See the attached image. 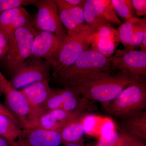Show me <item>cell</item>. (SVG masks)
Listing matches in <instances>:
<instances>
[{
    "label": "cell",
    "instance_id": "277c9868",
    "mask_svg": "<svg viewBox=\"0 0 146 146\" xmlns=\"http://www.w3.org/2000/svg\"><path fill=\"white\" fill-rule=\"evenodd\" d=\"M35 35V28L30 21L16 30L9 37L8 51L3 59L11 74L21 63L30 56Z\"/></svg>",
    "mask_w": 146,
    "mask_h": 146
},
{
    "label": "cell",
    "instance_id": "7c38bea8",
    "mask_svg": "<svg viewBox=\"0 0 146 146\" xmlns=\"http://www.w3.org/2000/svg\"><path fill=\"white\" fill-rule=\"evenodd\" d=\"M62 24L68 35L74 36L90 29L86 25L84 14V7H74L65 0H54Z\"/></svg>",
    "mask_w": 146,
    "mask_h": 146
},
{
    "label": "cell",
    "instance_id": "ac0fdd59",
    "mask_svg": "<svg viewBox=\"0 0 146 146\" xmlns=\"http://www.w3.org/2000/svg\"><path fill=\"white\" fill-rule=\"evenodd\" d=\"M21 138L29 146H61L62 145L60 131L41 128L23 129Z\"/></svg>",
    "mask_w": 146,
    "mask_h": 146
},
{
    "label": "cell",
    "instance_id": "44dd1931",
    "mask_svg": "<svg viewBox=\"0 0 146 146\" xmlns=\"http://www.w3.org/2000/svg\"><path fill=\"white\" fill-rule=\"evenodd\" d=\"M130 142L129 134L112 131L102 135L94 146H129Z\"/></svg>",
    "mask_w": 146,
    "mask_h": 146
},
{
    "label": "cell",
    "instance_id": "836d02e7",
    "mask_svg": "<svg viewBox=\"0 0 146 146\" xmlns=\"http://www.w3.org/2000/svg\"><path fill=\"white\" fill-rule=\"evenodd\" d=\"M9 143L4 138L0 137V146H9Z\"/></svg>",
    "mask_w": 146,
    "mask_h": 146
},
{
    "label": "cell",
    "instance_id": "4fadbf2b",
    "mask_svg": "<svg viewBox=\"0 0 146 146\" xmlns=\"http://www.w3.org/2000/svg\"><path fill=\"white\" fill-rule=\"evenodd\" d=\"M86 115L66 112L61 109L46 111L36 117L32 128L39 127L48 130L60 131L73 120Z\"/></svg>",
    "mask_w": 146,
    "mask_h": 146
},
{
    "label": "cell",
    "instance_id": "30bf717a",
    "mask_svg": "<svg viewBox=\"0 0 146 146\" xmlns=\"http://www.w3.org/2000/svg\"><path fill=\"white\" fill-rule=\"evenodd\" d=\"M34 5L38 10L33 22L35 29L52 33L64 40L68 33L60 21L54 0H36Z\"/></svg>",
    "mask_w": 146,
    "mask_h": 146
},
{
    "label": "cell",
    "instance_id": "8d00e7d4",
    "mask_svg": "<svg viewBox=\"0 0 146 146\" xmlns=\"http://www.w3.org/2000/svg\"><path fill=\"white\" fill-rule=\"evenodd\" d=\"M2 95V93L1 91V89H0V97H1V96Z\"/></svg>",
    "mask_w": 146,
    "mask_h": 146
},
{
    "label": "cell",
    "instance_id": "9c48e42d",
    "mask_svg": "<svg viewBox=\"0 0 146 146\" xmlns=\"http://www.w3.org/2000/svg\"><path fill=\"white\" fill-rule=\"evenodd\" d=\"M83 9L86 25L94 33L106 25L121 23L111 0H86Z\"/></svg>",
    "mask_w": 146,
    "mask_h": 146
},
{
    "label": "cell",
    "instance_id": "3957f363",
    "mask_svg": "<svg viewBox=\"0 0 146 146\" xmlns=\"http://www.w3.org/2000/svg\"><path fill=\"white\" fill-rule=\"evenodd\" d=\"M106 112L114 117L145 110V83L137 82L128 86L111 101L102 104Z\"/></svg>",
    "mask_w": 146,
    "mask_h": 146
},
{
    "label": "cell",
    "instance_id": "d4e9b609",
    "mask_svg": "<svg viewBox=\"0 0 146 146\" xmlns=\"http://www.w3.org/2000/svg\"><path fill=\"white\" fill-rule=\"evenodd\" d=\"M36 0H0V13L23 6L34 5Z\"/></svg>",
    "mask_w": 146,
    "mask_h": 146
},
{
    "label": "cell",
    "instance_id": "e0dca14e",
    "mask_svg": "<svg viewBox=\"0 0 146 146\" xmlns=\"http://www.w3.org/2000/svg\"><path fill=\"white\" fill-rule=\"evenodd\" d=\"M120 132L146 140V112L145 110L115 117Z\"/></svg>",
    "mask_w": 146,
    "mask_h": 146
},
{
    "label": "cell",
    "instance_id": "8fae6325",
    "mask_svg": "<svg viewBox=\"0 0 146 146\" xmlns=\"http://www.w3.org/2000/svg\"><path fill=\"white\" fill-rule=\"evenodd\" d=\"M63 41L54 33L35 29L30 57L46 60L52 66Z\"/></svg>",
    "mask_w": 146,
    "mask_h": 146
},
{
    "label": "cell",
    "instance_id": "e575fe53",
    "mask_svg": "<svg viewBox=\"0 0 146 146\" xmlns=\"http://www.w3.org/2000/svg\"><path fill=\"white\" fill-rule=\"evenodd\" d=\"M61 146H86L84 144H69L67 145H62Z\"/></svg>",
    "mask_w": 146,
    "mask_h": 146
},
{
    "label": "cell",
    "instance_id": "f1b7e54d",
    "mask_svg": "<svg viewBox=\"0 0 146 146\" xmlns=\"http://www.w3.org/2000/svg\"><path fill=\"white\" fill-rule=\"evenodd\" d=\"M0 115H5L10 118L21 126V124L16 116L11 112L6 106L3 105L1 103H0Z\"/></svg>",
    "mask_w": 146,
    "mask_h": 146
},
{
    "label": "cell",
    "instance_id": "f546056e",
    "mask_svg": "<svg viewBox=\"0 0 146 146\" xmlns=\"http://www.w3.org/2000/svg\"><path fill=\"white\" fill-rule=\"evenodd\" d=\"M130 135L131 142L129 146H146L145 141H143L135 136Z\"/></svg>",
    "mask_w": 146,
    "mask_h": 146
},
{
    "label": "cell",
    "instance_id": "8992f818",
    "mask_svg": "<svg viewBox=\"0 0 146 146\" xmlns=\"http://www.w3.org/2000/svg\"><path fill=\"white\" fill-rule=\"evenodd\" d=\"M108 60L112 68L138 82L145 83L146 52L125 48L117 50Z\"/></svg>",
    "mask_w": 146,
    "mask_h": 146
},
{
    "label": "cell",
    "instance_id": "ba28073f",
    "mask_svg": "<svg viewBox=\"0 0 146 146\" xmlns=\"http://www.w3.org/2000/svg\"><path fill=\"white\" fill-rule=\"evenodd\" d=\"M0 89L5 99L6 106L18 119L23 129L31 127L33 112L21 90H17L0 71Z\"/></svg>",
    "mask_w": 146,
    "mask_h": 146
},
{
    "label": "cell",
    "instance_id": "484cf974",
    "mask_svg": "<svg viewBox=\"0 0 146 146\" xmlns=\"http://www.w3.org/2000/svg\"><path fill=\"white\" fill-rule=\"evenodd\" d=\"M30 21V16L27 11L21 14L16 18L13 23L4 33L9 39L11 35L17 29L22 27L28 23Z\"/></svg>",
    "mask_w": 146,
    "mask_h": 146
},
{
    "label": "cell",
    "instance_id": "5bb4252c",
    "mask_svg": "<svg viewBox=\"0 0 146 146\" xmlns=\"http://www.w3.org/2000/svg\"><path fill=\"white\" fill-rule=\"evenodd\" d=\"M146 31V18L133 17L119 27V40L126 48L136 50L139 47Z\"/></svg>",
    "mask_w": 146,
    "mask_h": 146
},
{
    "label": "cell",
    "instance_id": "5b68a950",
    "mask_svg": "<svg viewBox=\"0 0 146 146\" xmlns=\"http://www.w3.org/2000/svg\"><path fill=\"white\" fill-rule=\"evenodd\" d=\"M90 29L74 36L67 35L60 46L52 65V77L56 79L67 70L91 46Z\"/></svg>",
    "mask_w": 146,
    "mask_h": 146
},
{
    "label": "cell",
    "instance_id": "83f0119b",
    "mask_svg": "<svg viewBox=\"0 0 146 146\" xmlns=\"http://www.w3.org/2000/svg\"><path fill=\"white\" fill-rule=\"evenodd\" d=\"M131 1L137 15L140 16H146V0H132Z\"/></svg>",
    "mask_w": 146,
    "mask_h": 146
},
{
    "label": "cell",
    "instance_id": "cb8c5ba5",
    "mask_svg": "<svg viewBox=\"0 0 146 146\" xmlns=\"http://www.w3.org/2000/svg\"><path fill=\"white\" fill-rule=\"evenodd\" d=\"M26 11L24 7H20L6 11L0 13V30L5 32L16 18Z\"/></svg>",
    "mask_w": 146,
    "mask_h": 146
},
{
    "label": "cell",
    "instance_id": "7a4b0ae2",
    "mask_svg": "<svg viewBox=\"0 0 146 146\" xmlns=\"http://www.w3.org/2000/svg\"><path fill=\"white\" fill-rule=\"evenodd\" d=\"M137 82H138L119 72L75 88L82 97L102 104L111 101L124 89Z\"/></svg>",
    "mask_w": 146,
    "mask_h": 146
},
{
    "label": "cell",
    "instance_id": "4dcf8cb0",
    "mask_svg": "<svg viewBox=\"0 0 146 146\" xmlns=\"http://www.w3.org/2000/svg\"><path fill=\"white\" fill-rule=\"evenodd\" d=\"M68 3L74 7H84L86 0H65Z\"/></svg>",
    "mask_w": 146,
    "mask_h": 146
},
{
    "label": "cell",
    "instance_id": "d590c367",
    "mask_svg": "<svg viewBox=\"0 0 146 146\" xmlns=\"http://www.w3.org/2000/svg\"><path fill=\"white\" fill-rule=\"evenodd\" d=\"M10 146H20L17 141H13L12 143L9 144Z\"/></svg>",
    "mask_w": 146,
    "mask_h": 146
},
{
    "label": "cell",
    "instance_id": "603a6c76",
    "mask_svg": "<svg viewBox=\"0 0 146 146\" xmlns=\"http://www.w3.org/2000/svg\"><path fill=\"white\" fill-rule=\"evenodd\" d=\"M116 13L125 21L134 17L135 11L131 0H111Z\"/></svg>",
    "mask_w": 146,
    "mask_h": 146
},
{
    "label": "cell",
    "instance_id": "52a82bcc",
    "mask_svg": "<svg viewBox=\"0 0 146 146\" xmlns=\"http://www.w3.org/2000/svg\"><path fill=\"white\" fill-rule=\"evenodd\" d=\"M52 66L46 60L30 57L21 63L12 74L9 81L16 89L43 80H49Z\"/></svg>",
    "mask_w": 146,
    "mask_h": 146
},
{
    "label": "cell",
    "instance_id": "ffe728a7",
    "mask_svg": "<svg viewBox=\"0 0 146 146\" xmlns=\"http://www.w3.org/2000/svg\"><path fill=\"white\" fill-rule=\"evenodd\" d=\"M23 129L7 116L0 115V137L4 138L10 144L22 137Z\"/></svg>",
    "mask_w": 146,
    "mask_h": 146
},
{
    "label": "cell",
    "instance_id": "4316f807",
    "mask_svg": "<svg viewBox=\"0 0 146 146\" xmlns=\"http://www.w3.org/2000/svg\"><path fill=\"white\" fill-rule=\"evenodd\" d=\"M9 39L3 31L0 30V59L5 56L9 48Z\"/></svg>",
    "mask_w": 146,
    "mask_h": 146
},
{
    "label": "cell",
    "instance_id": "d6a6232c",
    "mask_svg": "<svg viewBox=\"0 0 146 146\" xmlns=\"http://www.w3.org/2000/svg\"><path fill=\"white\" fill-rule=\"evenodd\" d=\"M17 141L20 146H29L23 138H19Z\"/></svg>",
    "mask_w": 146,
    "mask_h": 146
},
{
    "label": "cell",
    "instance_id": "d6986e66",
    "mask_svg": "<svg viewBox=\"0 0 146 146\" xmlns=\"http://www.w3.org/2000/svg\"><path fill=\"white\" fill-rule=\"evenodd\" d=\"M86 115H82L73 120L60 131L62 145L84 143L85 131L84 121Z\"/></svg>",
    "mask_w": 146,
    "mask_h": 146
},
{
    "label": "cell",
    "instance_id": "7402d4cb",
    "mask_svg": "<svg viewBox=\"0 0 146 146\" xmlns=\"http://www.w3.org/2000/svg\"><path fill=\"white\" fill-rule=\"evenodd\" d=\"M67 89L51 88L49 97L47 100L42 110V113L47 111L60 109L66 95Z\"/></svg>",
    "mask_w": 146,
    "mask_h": 146
},
{
    "label": "cell",
    "instance_id": "9a60e30c",
    "mask_svg": "<svg viewBox=\"0 0 146 146\" xmlns=\"http://www.w3.org/2000/svg\"><path fill=\"white\" fill-rule=\"evenodd\" d=\"M119 42L117 30L111 25L100 28L91 34L90 37L92 48L108 58L115 53Z\"/></svg>",
    "mask_w": 146,
    "mask_h": 146
},
{
    "label": "cell",
    "instance_id": "2e32d148",
    "mask_svg": "<svg viewBox=\"0 0 146 146\" xmlns=\"http://www.w3.org/2000/svg\"><path fill=\"white\" fill-rule=\"evenodd\" d=\"M49 82V80L38 82L21 90L33 112V121L42 113L43 107L50 94L51 88Z\"/></svg>",
    "mask_w": 146,
    "mask_h": 146
},
{
    "label": "cell",
    "instance_id": "1f68e13d",
    "mask_svg": "<svg viewBox=\"0 0 146 146\" xmlns=\"http://www.w3.org/2000/svg\"><path fill=\"white\" fill-rule=\"evenodd\" d=\"M139 47L141 48L140 51L143 52H146V31L144 33L143 36Z\"/></svg>",
    "mask_w": 146,
    "mask_h": 146
},
{
    "label": "cell",
    "instance_id": "6da1fadb",
    "mask_svg": "<svg viewBox=\"0 0 146 146\" xmlns=\"http://www.w3.org/2000/svg\"><path fill=\"white\" fill-rule=\"evenodd\" d=\"M107 58L89 48L55 79L64 87H75L112 74Z\"/></svg>",
    "mask_w": 146,
    "mask_h": 146
}]
</instances>
